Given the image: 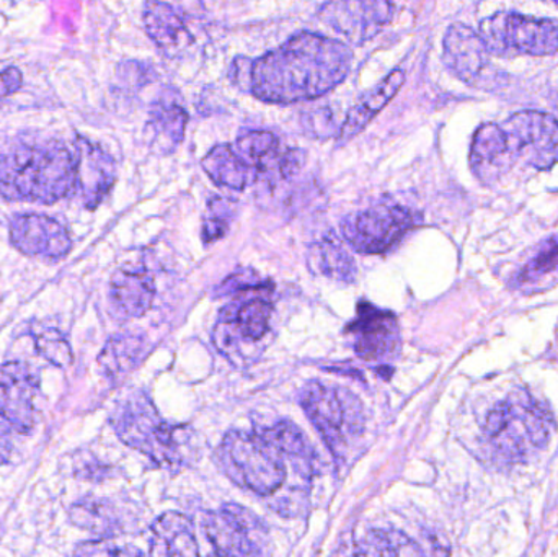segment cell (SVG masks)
Listing matches in <instances>:
<instances>
[{
    "label": "cell",
    "mask_w": 558,
    "mask_h": 557,
    "mask_svg": "<svg viewBox=\"0 0 558 557\" xmlns=\"http://www.w3.org/2000/svg\"><path fill=\"white\" fill-rule=\"evenodd\" d=\"M351 64L350 46L318 33L301 32L274 51L248 61L241 87L268 104L312 100L340 85Z\"/></svg>",
    "instance_id": "6da1fadb"
},
{
    "label": "cell",
    "mask_w": 558,
    "mask_h": 557,
    "mask_svg": "<svg viewBox=\"0 0 558 557\" xmlns=\"http://www.w3.org/2000/svg\"><path fill=\"white\" fill-rule=\"evenodd\" d=\"M74 149L58 143L20 146L0 159V193L12 202L52 205L74 195Z\"/></svg>",
    "instance_id": "7a4b0ae2"
},
{
    "label": "cell",
    "mask_w": 558,
    "mask_h": 557,
    "mask_svg": "<svg viewBox=\"0 0 558 557\" xmlns=\"http://www.w3.org/2000/svg\"><path fill=\"white\" fill-rule=\"evenodd\" d=\"M111 422L121 441L160 467L179 470L190 467L196 458V437L192 428L163 421L143 392L120 402Z\"/></svg>",
    "instance_id": "3957f363"
},
{
    "label": "cell",
    "mask_w": 558,
    "mask_h": 557,
    "mask_svg": "<svg viewBox=\"0 0 558 557\" xmlns=\"http://www.w3.org/2000/svg\"><path fill=\"white\" fill-rule=\"evenodd\" d=\"M554 432L553 414L526 392H517L498 402L485 421L488 441L510 463H520L531 451L546 448Z\"/></svg>",
    "instance_id": "277c9868"
},
{
    "label": "cell",
    "mask_w": 558,
    "mask_h": 557,
    "mask_svg": "<svg viewBox=\"0 0 558 557\" xmlns=\"http://www.w3.org/2000/svg\"><path fill=\"white\" fill-rule=\"evenodd\" d=\"M299 399L333 457L343 460L348 440L363 434V405L356 396L340 386L311 382L302 388Z\"/></svg>",
    "instance_id": "5b68a950"
},
{
    "label": "cell",
    "mask_w": 558,
    "mask_h": 557,
    "mask_svg": "<svg viewBox=\"0 0 558 557\" xmlns=\"http://www.w3.org/2000/svg\"><path fill=\"white\" fill-rule=\"evenodd\" d=\"M221 458L226 473L252 493L270 496L284 484L286 458L262 435L228 432L222 440Z\"/></svg>",
    "instance_id": "8992f818"
},
{
    "label": "cell",
    "mask_w": 558,
    "mask_h": 557,
    "mask_svg": "<svg viewBox=\"0 0 558 557\" xmlns=\"http://www.w3.org/2000/svg\"><path fill=\"white\" fill-rule=\"evenodd\" d=\"M420 221L422 216L415 209L386 198L371 208L348 215L341 221V234L360 254H383Z\"/></svg>",
    "instance_id": "52a82bcc"
},
{
    "label": "cell",
    "mask_w": 558,
    "mask_h": 557,
    "mask_svg": "<svg viewBox=\"0 0 558 557\" xmlns=\"http://www.w3.org/2000/svg\"><path fill=\"white\" fill-rule=\"evenodd\" d=\"M203 529L216 557H270L267 525L245 507L225 504L203 516Z\"/></svg>",
    "instance_id": "ba28073f"
},
{
    "label": "cell",
    "mask_w": 558,
    "mask_h": 557,
    "mask_svg": "<svg viewBox=\"0 0 558 557\" xmlns=\"http://www.w3.org/2000/svg\"><path fill=\"white\" fill-rule=\"evenodd\" d=\"M508 166L549 170L558 162V120L537 110L518 111L500 123Z\"/></svg>",
    "instance_id": "9c48e42d"
},
{
    "label": "cell",
    "mask_w": 558,
    "mask_h": 557,
    "mask_svg": "<svg viewBox=\"0 0 558 557\" xmlns=\"http://www.w3.org/2000/svg\"><path fill=\"white\" fill-rule=\"evenodd\" d=\"M481 38L494 55L550 56L558 51V23L517 12H498L481 22Z\"/></svg>",
    "instance_id": "30bf717a"
},
{
    "label": "cell",
    "mask_w": 558,
    "mask_h": 557,
    "mask_svg": "<svg viewBox=\"0 0 558 557\" xmlns=\"http://www.w3.org/2000/svg\"><path fill=\"white\" fill-rule=\"evenodd\" d=\"M274 307L265 300H248L222 310L215 343L229 359H241L242 349L260 342L268 330Z\"/></svg>",
    "instance_id": "8fae6325"
},
{
    "label": "cell",
    "mask_w": 558,
    "mask_h": 557,
    "mask_svg": "<svg viewBox=\"0 0 558 557\" xmlns=\"http://www.w3.org/2000/svg\"><path fill=\"white\" fill-rule=\"evenodd\" d=\"M392 15V3L384 0H338L324 3L318 10L322 22L354 45L374 38Z\"/></svg>",
    "instance_id": "7c38bea8"
},
{
    "label": "cell",
    "mask_w": 558,
    "mask_h": 557,
    "mask_svg": "<svg viewBox=\"0 0 558 557\" xmlns=\"http://www.w3.org/2000/svg\"><path fill=\"white\" fill-rule=\"evenodd\" d=\"M38 385V376L25 363L10 362L0 366V419L13 432L32 431Z\"/></svg>",
    "instance_id": "4fadbf2b"
},
{
    "label": "cell",
    "mask_w": 558,
    "mask_h": 557,
    "mask_svg": "<svg viewBox=\"0 0 558 557\" xmlns=\"http://www.w3.org/2000/svg\"><path fill=\"white\" fill-rule=\"evenodd\" d=\"M354 337V352L367 362L392 359L400 347L399 323L392 313L377 310L373 304H360L357 316L348 326Z\"/></svg>",
    "instance_id": "5bb4252c"
},
{
    "label": "cell",
    "mask_w": 558,
    "mask_h": 557,
    "mask_svg": "<svg viewBox=\"0 0 558 557\" xmlns=\"http://www.w3.org/2000/svg\"><path fill=\"white\" fill-rule=\"evenodd\" d=\"M10 242L22 254L51 261L65 257L72 247L71 235L58 219L35 213L10 221Z\"/></svg>",
    "instance_id": "9a60e30c"
},
{
    "label": "cell",
    "mask_w": 558,
    "mask_h": 557,
    "mask_svg": "<svg viewBox=\"0 0 558 557\" xmlns=\"http://www.w3.org/2000/svg\"><path fill=\"white\" fill-rule=\"evenodd\" d=\"M442 59L461 81L482 87L488 81L490 51L477 32L464 23L449 26L442 41Z\"/></svg>",
    "instance_id": "2e32d148"
},
{
    "label": "cell",
    "mask_w": 558,
    "mask_h": 557,
    "mask_svg": "<svg viewBox=\"0 0 558 557\" xmlns=\"http://www.w3.org/2000/svg\"><path fill=\"white\" fill-rule=\"evenodd\" d=\"M74 154L77 162L75 193L81 196L85 208H97L117 179L113 157L84 137L75 140Z\"/></svg>",
    "instance_id": "e0dca14e"
},
{
    "label": "cell",
    "mask_w": 558,
    "mask_h": 557,
    "mask_svg": "<svg viewBox=\"0 0 558 557\" xmlns=\"http://www.w3.org/2000/svg\"><path fill=\"white\" fill-rule=\"evenodd\" d=\"M156 281L144 270H120L110 283V301L114 313L123 319L143 317L153 307Z\"/></svg>",
    "instance_id": "ac0fdd59"
},
{
    "label": "cell",
    "mask_w": 558,
    "mask_h": 557,
    "mask_svg": "<svg viewBox=\"0 0 558 557\" xmlns=\"http://www.w3.org/2000/svg\"><path fill=\"white\" fill-rule=\"evenodd\" d=\"M149 557H199L192 520L177 512L157 517L150 526Z\"/></svg>",
    "instance_id": "d6986e66"
},
{
    "label": "cell",
    "mask_w": 558,
    "mask_h": 557,
    "mask_svg": "<svg viewBox=\"0 0 558 557\" xmlns=\"http://www.w3.org/2000/svg\"><path fill=\"white\" fill-rule=\"evenodd\" d=\"M471 167L475 177L485 185L498 182L505 173L510 172L500 123H485L475 131L471 146Z\"/></svg>",
    "instance_id": "ffe728a7"
},
{
    "label": "cell",
    "mask_w": 558,
    "mask_h": 557,
    "mask_svg": "<svg viewBox=\"0 0 558 557\" xmlns=\"http://www.w3.org/2000/svg\"><path fill=\"white\" fill-rule=\"evenodd\" d=\"M143 20L147 35L167 55H177L192 43L185 20L170 3L147 2Z\"/></svg>",
    "instance_id": "44dd1931"
},
{
    "label": "cell",
    "mask_w": 558,
    "mask_h": 557,
    "mask_svg": "<svg viewBox=\"0 0 558 557\" xmlns=\"http://www.w3.org/2000/svg\"><path fill=\"white\" fill-rule=\"evenodd\" d=\"M403 82H405V74L400 69H396L384 81L366 92L348 111L347 120L340 128V140L348 141L360 134L373 121V118L396 97Z\"/></svg>",
    "instance_id": "7402d4cb"
},
{
    "label": "cell",
    "mask_w": 558,
    "mask_h": 557,
    "mask_svg": "<svg viewBox=\"0 0 558 557\" xmlns=\"http://www.w3.org/2000/svg\"><path fill=\"white\" fill-rule=\"evenodd\" d=\"M203 169L213 182L225 189L242 192L252 183L260 180L257 170L248 166L234 147L229 144H219L213 147L202 160Z\"/></svg>",
    "instance_id": "603a6c76"
},
{
    "label": "cell",
    "mask_w": 558,
    "mask_h": 557,
    "mask_svg": "<svg viewBox=\"0 0 558 557\" xmlns=\"http://www.w3.org/2000/svg\"><path fill=\"white\" fill-rule=\"evenodd\" d=\"M189 113L175 98L160 97L150 107V143L157 153L170 154L185 136Z\"/></svg>",
    "instance_id": "cb8c5ba5"
},
{
    "label": "cell",
    "mask_w": 558,
    "mask_h": 557,
    "mask_svg": "<svg viewBox=\"0 0 558 557\" xmlns=\"http://www.w3.org/2000/svg\"><path fill=\"white\" fill-rule=\"evenodd\" d=\"M147 355V342L136 334H118L108 340L98 356V365L107 378L113 382L126 378Z\"/></svg>",
    "instance_id": "d4e9b609"
},
{
    "label": "cell",
    "mask_w": 558,
    "mask_h": 557,
    "mask_svg": "<svg viewBox=\"0 0 558 557\" xmlns=\"http://www.w3.org/2000/svg\"><path fill=\"white\" fill-rule=\"evenodd\" d=\"M308 267L314 274L340 283L356 280L357 267L350 252L335 235H325L311 245L307 255Z\"/></svg>",
    "instance_id": "484cf974"
},
{
    "label": "cell",
    "mask_w": 558,
    "mask_h": 557,
    "mask_svg": "<svg viewBox=\"0 0 558 557\" xmlns=\"http://www.w3.org/2000/svg\"><path fill=\"white\" fill-rule=\"evenodd\" d=\"M258 435L275 445L281 451L282 457L294 460L298 471H301L304 476H311L314 473L317 455L298 425L289 421H281L271 427L260 428Z\"/></svg>",
    "instance_id": "4316f807"
},
{
    "label": "cell",
    "mask_w": 558,
    "mask_h": 557,
    "mask_svg": "<svg viewBox=\"0 0 558 557\" xmlns=\"http://www.w3.org/2000/svg\"><path fill=\"white\" fill-rule=\"evenodd\" d=\"M234 147L235 153L257 170L258 175L277 177L279 157V141L270 131H248L239 137Z\"/></svg>",
    "instance_id": "83f0119b"
},
{
    "label": "cell",
    "mask_w": 558,
    "mask_h": 557,
    "mask_svg": "<svg viewBox=\"0 0 558 557\" xmlns=\"http://www.w3.org/2000/svg\"><path fill=\"white\" fill-rule=\"evenodd\" d=\"M71 520L78 529L101 536H114L124 532L123 517L113 504L104 499H84L71 510Z\"/></svg>",
    "instance_id": "f1b7e54d"
},
{
    "label": "cell",
    "mask_w": 558,
    "mask_h": 557,
    "mask_svg": "<svg viewBox=\"0 0 558 557\" xmlns=\"http://www.w3.org/2000/svg\"><path fill=\"white\" fill-rule=\"evenodd\" d=\"M35 347L43 359L59 368L71 365L72 352L65 337L54 327L35 326L32 329Z\"/></svg>",
    "instance_id": "f546056e"
},
{
    "label": "cell",
    "mask_w": 558,
    "mask_h": 557,
    "mask_svg": "<svg viewBox=\"0 0 558 557\" xmlns=\"http://www.w3.org/2000/svg\"><path fill=\"white\" fill-rule=\"evenodd\" d=\"M232 208L226 199L215 196L209 199L208 213H206L205 221H203V241L205 244L219 241L225 238L231 225Z\"/></svg>",
    "instance_id": "4dcf8cb0"
},
{
    "label": "cell",
    "mask_w": 558,
    "mask_h": 557,
    "mask_svg": "<svg viewBox=\"0 0 558 557\" xmlns=\"http://www.w3.org/2000/svg\"><path fill=\"white\" fill-rule=\"evenodd\" d=\"M351 557H399L397 532L373 530L357 543Z\"/></svg>",
    "instance_id": "1f68e13d"
},
{
    "label": "cell",
    "mask_w": 558,
    "mask_h": 557,
    "mask_svg": "<svg viewBox=\"0 0 558 557\" xmlns=\"http://www.w3.org/2000/svg\"><path fill=\"white\" fill-rule=\"evenodd\" d=\"M74 557H146L141 549L131 545H120L108 538L92 540L75 548Z\"/></svg>",
    "instance_id": "d6a6232c"
},
{
    "label": "cell",
    "mask_w": 558,
    "mask_h": 557,
    "mask_svg": "<svg viewBox=\"0 0 558 557\" xmlns=\"http://www.w3.org/2000/svg\"><path fill=\"white\" fill-rule=\"evenodd\" d=\"M558 271V238L547 242L546 247L537 254L536 258L524 268L521 275V281H537L546 275L557 274Z\"/></svg>",
    "instance_id": "836d02e7"
},
{
    "label": "cell",
    "mask_w": 558,
    "mask_h": 557,
    "mask_svg": "<svg viewBox=\"0 0 558 557\" xmlns=\"http://www.w3.org/2000/svg\"><path fill=\"white\" fill-rule=\"evenodd\" d=\"M264 287H267V281L262 280L257 271L245 268V270L229 275L219 287H216L215 296H229V294L239 293L242 290H262Z\"/></svg>",
    "instance_id": "e575fe53"
},
{
    "label": "cell",
    "mask_w": 558,
    "mask_h": 557,
    "mask_svg": "<svg viewBox=\"0 0 558 557\" xmlns=\"http://www.w3.org/2000/svg\"><path fill=\"white\" fill-rule=\"evenodd\" d=\"M305 164V153L301 149L286 150L279 157L277 177L281 180L292 179L301 172Z\"/></svg>",
    "instance_id": "d590c367"
},
{
    "label": "cell",
    "mask_w": 558,
    "mask_h": 557,
    "mask_svg": "<svg viewBox=\"0 0 558 557\" xmlns=\"http://www.w3.org/2000/svg\"><path fill=\"white\" fill-rule=\"evenodd\" d=\"M22 85L23 74L15 65H9L0 71V100L15 94Z\"/></svg>",
    "instance_id": "8d00e7d4"
},
{
    "label": "cell",
    "mask_w": 558,
    "mask_h": 557,
    "mask_svg": "<svg viewBox=\"0 0 558 557\" xmlns=\"http://www.w3.org/2000/svg\"><path fill=\"white\" fill-rule=\"evenodd\" d=\"M13 428L10 427L7 422L0 419V467L7 464L12 458L13 453V441H12Z\"/></svg>",
    "instance_id": "74e56055"
},
{
    "label": "cell",
    "mask_w": 558,
    "mask_h": 557,
    "mask_svg": "<svg viewBox=\"0 0 558 557\" xmlns=\"http://www.w3.org/2000/svg\"><path fill=\"white\" fill-rule=\"evenodd\" d=\"M331 118H333V114L330 113V110H318L315 111L314 114H307L305 123H307L308 130L314 131L315 136H325L322 124L325 123L328 124V126H333V124H331Z\"/></svg>",
    "instance_id": "f35d334b"
},
{
    "label": "cell",
    "mask_w": 558,
    "mask_h": 557,
    "mask_svg": "<svg viewBox=\"0 0 558 557\" xmlns=\"http://www.w3.org/2000/svg\"><path fill=\"white\" fill-rule=\"evenodd\" d=\"M557 5H558V2H557Z\"/></svg>",
    "instance_id": "ab89813d"
}]
</instances>
